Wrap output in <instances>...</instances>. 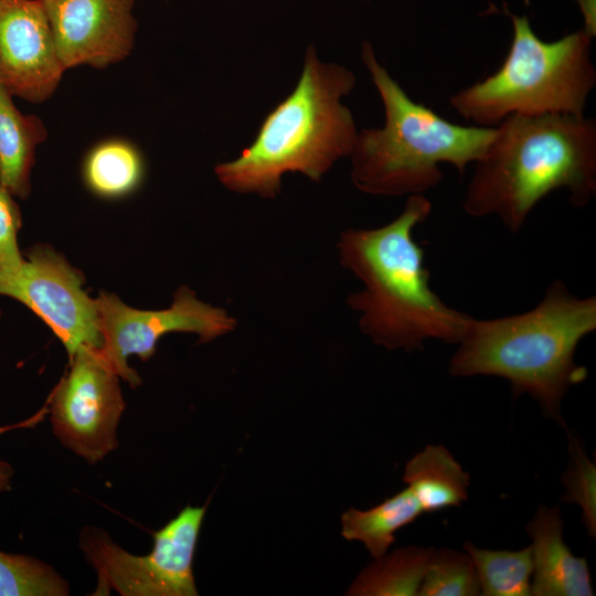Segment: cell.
I'll use <instances>...</instances> for the list:
<instances>
[{"label":"cell","instance_id":"obj_14","mask_svg":"<svg viewBox=\"0 0 596 596\" xmlns=\"http://www.w3.org/2000/svg\"><path fill=\"white\" fill-rule=\"evenodd\" d=\"M46 138L42 119L22 114L13 96L0 84V185L13 196H30L35 150Z\"/></svg>","mask_w":596,"mask_h":596},{"label":"cell","instance_id":"obj_3","mask_svg":"<svg viewBox=\"0 0 596 596\" xmlns=\"http://www.w3.org/2000/svg\"><path fill=\"white\" fill-rule=\"evenodd\" d=\"M596 330V298L573 295L554 280L531 310L494 319L471 318L449 361L455 377L505 379L514 396L529 394L561 424L562 400L587 376L575 362L579 342Z\"/></svg>","mask_w":596,"mask_h":596},{"label":"cell","instance_id":"obj_23","mask_svg":"<svg viewBox=\"0 0 596 596\" xmlns=\"http://www.w3.org/2000/svg\"><path fill=\"white\" fill-rule=\"evenodd\" d=\"M22 215L14 196L0 185V270L20 267L24 257L18 246Z\"/></svg>","mask_w":596,"mask_h":596},{"label":"cell","instance_id":"obj_2","mask_svg":"<svg viewBox=\"0 0 596 596\" xmlns=\"http://www.w3.org/2000/svg\"><path fill=\"white\" fill-rule=\"evenodd\" d=\"M462 202L475 217L497 215L519 232L534 206L565 189L574 207L596 193V121L585 116H510L494 127Z\"/></svg>","mask_w":596,"mask_h":596},{"label":"cell","instance_id":"obj_6","mask_svg":"<svg viewBox=\"0 0 596 596\" xmlns=\"http://www.w3.org/2000/svg\"><path fill=\"white\" fill-rule=\"evenodd\" d=\"M513 35L497 72L451 95L450 106L477 126L496 127L510 116H584L596 85L592 39L584 28L546 42L525 15L510 13Z\"/></svg>","mask_w":596,"mask_h":596},{"label":"cell","instance_id":"obj_18","mask_svg":"<svg viewBox=\"0 0 596 596\" xmlns=\"http://www.w3.org/2000/svg\"><path fill=\"white\" fill-rule=\"evenodd\" d=\"M434 547L412 545L375 558L353 582L348 595L414 596Z\"/></svg>","mask_w":596,"mask_h":596},{"label":"cell","instance_id":"obj_13","mask_svg":"<svg viewBox=\"0 0 596 596\" xmlns=\"http://www.w3.org/2000/svg\"><path fill=\"white\" fill-rule=\"evenodd\" d=\"M526 533L532 540L531 596L594 595L586 558L574 555L564 542L558 507L540 505Z\"/></svg>","mask_w":596,"mask_h":596},{"label":"cell","instance_id":"obj_26","mask_svg":"<svg viewBox=\"0 0 596 596\" xmlns=\"http://www.w3.org/2000/svg\"><path fill=\"white\" fill-rule=\"evenodd\" d=\"M0 315H1V312H0Z\"/></svg>","mask_w":596,"mask_h":596},{"label":"cell","instance_id":"obj_9","mask_svg":"<svg viewBox=\"0 0 596 596\" xmlns=\"http://www.w3.org/2000/svg\"><path fill=\"white\" fill-rule=\"evenodd\" d=\"M119 379L97 348L82 347L50 395L54 435L89 464L118 445L117 427L125 409Z\"/></svg>","mask_w":596,"mask_h":596},{"label":"cell","instance_id":"obj_24","mask_svg":"<svg viewBox=\"0 0 596 596\" xmlns=\"http://www.w3.org/2000/svg\"><path fill=\"white\" fill-rule=\"evenodd\" d=\"M584 18V29L593 36L596 33V0H575Z\"/></svg>","mask_w":596,"mask_h":596},{"label":"cell","instance_id":"obj_17","mask_svg":"<svg viewBox=\"0 0 596 596\" xmlns=\"http://www.w3.org/2000/svg\"><path fill=\"white\" fill-rule=\"evenodd\" d=\"M423 513L413 492L405 488L369 510L345 511L341 517V534L348 541L362 542L377 558L386 554L395 533Z\"/></svg>","mask_w":596,"mask_h":596},{"label":"cell","instance_id":"obj_7","mask_svg":"<svg viewBox=\"0 0 596 596\" xmlns=\"http://www.w3.org/2000/svg\"><path fill=\"white\" fill-rule=\"evenodd\" d=\"M205 511L206 505L183 508L153 533V547L143 556L128 553L103 530L83 529L81 547L98 578L95 595H198L193 557Z\"/></svg>","mask_w":596,"mask_h":596},{"label":"cell","instance_id":"obj_25","mask_svg":"<svg viewBox=\"0 0 596 596\" xmlns=\"http://www.w3.org/2000/svg\"><path fill=\"white\" fill-rule=\"evenodd\" d=\"M13 477V468L0 458V492L10 490Z\"/></svg>","mask_w":596,"mask_h":596},{"label":"cell","instance_id":"obj_4","mask_svg":"<svg viewBox=\"0 0 596 596\" xmlns=\"http://www.w3.org/2000/svg\"><path fill=\"white\" fill-rule=\"evenodd\" d=\"M354 85L350 70L322 63L309 46L292 92L268 113L254 141L236 159L215 167L219 181L233 192L267 199L279 194L288 172L319 182L353 149L358 130L341 99Z\"/></svg>","mask_w":596,"mask_h":596},{"label":"cell","instance_id":"obj_10","mask_svg":"<svg viewBox=\"0 0 596 596\" xmlns=\"http://www.w3.org/2000/svg\"><path fill=\"white\" fill-rule=\"evenodd\" d=\"M84 283L83 274L49 245H34L20 267L0 270V295L41 318L68 359L82 347H102L95 299L83 289Z\"/></svg>","mask_w":596,"mask_h":596},{"label":"cell","instance_id":"obj_21","mask_svg":"<svg viewBox=\"0 0 596 596\" xmlns=\"http://www.w3.org/2000/svg\"><path fill=\"white\" fill-rule=\"evenodd\" d=\"M68 584L36 557L0 551V596H65Z\"/></svg>","mask_w":596,"mask_h":596},{"label":"cell","instance_id":"obj_5","mask_svg":"<svg viewBox=\"0 0 596 596\" xmlns=\"http://www.w3.org/2000/svg\"><path fill=\"white\" fill-rule=\"evenodd\" d=\"M361 57L384 107L381 128L358 131L351 158V179L373 195H415L443 180L440 164L464 174L485 153L494 127L461 126L413 100L377 62L371 43Z\"/></svg>","mask_w":596,"mask_h":596},{"label":"cell","instance_id":"obj_1","mask_svg":"<svg viewBox=\"0 0 596 596\" xmlns=\"http://www.w3.org/2000/svg\"><path fill=\"white\" fill-rule=\"evenodd\" d=\"M432 212L424 194L407 196L401 214L375 228H348L337 244L341 265L363 284L347 302L361 331L390 350H422L426 340L457 344L472 317L446 305L429 286L414 228Z\"/></svg>","mask_w":596,"mask_h":596},{"label":"cell","instance_id":"obj_20","mask_svg":"<svg viewBox=\"0 0 596 596\" xmlns=\"http://www.w3.org/2000/svg\"><path fill=\"white\" fill-rule=\"evenodd\" d=\"M418 595H480L477 570L469 553L449 547L434 549Z\"/></svg>","mask_w":596,"mask_h":596},{"label":"cell","instance_id":"obj_16","mask_svg":"<svg viewBox=\"0 0 596 596\" xmlns=\"http://www.w3.org/2000/svg\"><path fill=\"white\" fill-rule=\"evenodd\" d=\"M82 174L85 185L95 195L123 198L142 182L143 156L135 143L125 138H106L87 151Z\"/></svg>","mask_w":596,"mask_h":596},{"label":"cell","instance_id":"obj_15","mask_svg":"<svg viewBox=\"0 0 596 596\" xmlns=\"http://www.w3.org/2000/svg\"><path fill=\"white\" fill-rule=\"evenodd\" d=\"M403 481L424 513L459 507L468 499L469 473L441 444L426 445L411 458Z\"/></svg>","mask_w":596,"mask_h":596},{"label":"cell","instance_id":"obj_8","mask_svg":"<svg viewBox=\"0 0 596 596\" xmlns=\"http://www.w3.org/2000/svg\"><path fill=\"white\" fill-rule=\"evenodd\" d=\"M102 347L98 349L118 376L131 387L140 385L138 373L128 363L136 354L148 361L159 339L172 332H192L200 343L232 332L237 321L221 307L201 301L187 286L177 289L171 306L162 310H139L116 295L100 291L95 298Z\"/></svg>","mask_w":596,"mask_h":596},{"label":"cell","instance_id":"obj_11","mask_svg":"<svg viewBox=\"0 0 596 596\" xmlns=\"http://www.w3.org/2000/svg\"><path fill=\"white\" fill-rule=\"evenodd\" d=\"M64 70L105 68L134 50L135 0H40Z\"/></svg>","mask_w":596,"mask_h":596},{"label":"cell","instance_id":"obj_12","mask_svg":"<svg viewBox=\"0 0 596 596\" xmlns=\"http://www.w3.org/2000/svg\"><path fill=\"white\" fill-rule=\"evenodd\" d=\"M64 72L40 0H0V84L13 97L41 104Z\"/></svg>","mask_w":596,"mask_h":596},{"label":"cell","instance_id":"obj_22","mask_svg":"<svg viewBox=\"0 0 596 596\" xmlns=\"http://www.w3.org/2000/svg\"><path fill=\"white\" fill-rule=\"evenodd\" d=\"M567 468L562 476V501L581 508L583 524L590 538L596 536V466L574 433H568Z\"/></svg>","mask_w":596,"mask_h":596},{"label":"cell","instance_id":"obj_19","mask_svg":"<svg viewBox=\"0 0 596 596\" xmlns=\"http://www.w3.org/2000/svg\"><path fill=\"white\" fill-rule=\"evenodd\" d=\"M464 550L476 566L480 595L531 596L533 563L530 545L517 551L488 550L467 541Z\"/></svg>","mask_w":596,"mask_h":596}]
</instances>
